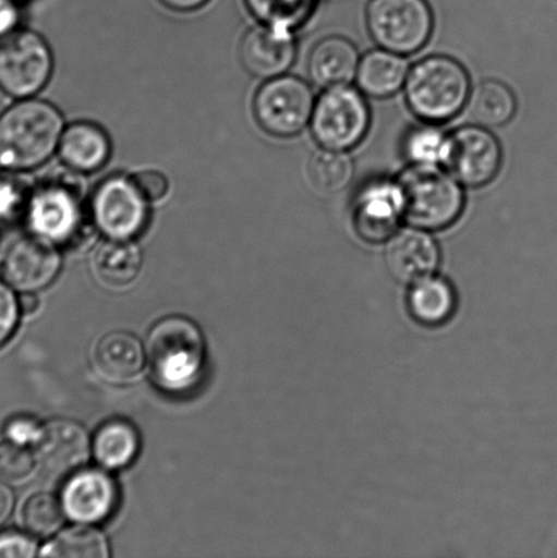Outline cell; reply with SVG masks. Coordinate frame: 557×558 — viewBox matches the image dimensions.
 Returning <instances> with one entry per match:
<instances>
[{"instance_id": "1", "label": "cell", "mask_w": 557, "mask_h": 558, "mask_svg": "<svg viewBox=\"0 0 557 558\" xmlns=\"http://www.w3.org/2000/svg\"><path fill=\"white\" fill-rule=\"evenodd\" d=\"M64 119L51 102L35 97L11 104L0 117V167L33 171L58 151Z\"/></svg>"}, {"instance_id": "2", "label": "cell", "mask_w": 557, "mask_h": 558, "mask_svg": "<svg viewBox=\"0 0 557 558\" xmlns=\"http://www.w3.org/2000/svg\"><path fill=\"white\" fill-rule=\"evenodd\" d=\"M403 92L414 117L424 123L440 124L467 107L471 78L456 59L433 54L409 70Z\"/></svg>"}, {"instance_id": "3", "label": "cell", "mask_w": 557, "mask_h": 558, "mask_svg": "<svg viewBox=\"0 0 557 558\" xmlns=\"http://www.w3.org/2000/svg\"><path fill=\"white\" fill-rule=\"evenodd\" d=\"M25 217L33 234L58 247H78L89 238L93 226L78 180L70 177H55L33 189Z\"/></svg>"}, {"instance_id": "4", "label": "cell", "mask_w": 557, "mask_h": 558, "mask_svg": "<svg viewBox=\"0 0 557 558\" xmlns=\"http://www.w3.org/2000/svg\"><path fill=\"white\" fill-rule=\"evenodd\" d=\"M147 359L158 386L169 392L187 391L204 368V337L187 317H166L147 337Z\"/></svg>"}, {"instance_id": "5", "label": "cell", "mask_w": 557, "mask_h": 558, "mask_svg": "<svg viewBox=\"0 0 557 558\" xmlns=\"http://www.w3.org/2000/svg\"><path fill=\"white\" fill-rule=\"evenodd\" d=\"M397 183L403 201V217L414 228L441 231L457 222L465 207L462 184L440 167L411 166Z\"/></svg>"}, {"instance_id": "6", "label": "cell", "mask_w": 557, "mask_h": 558, "mask_svg": "<svg viewBox=\"0 0 557 558\" xmlns=\"http://www.w3.org/2000/svg\"><path fill=\"white\" fill-rule=\"evenodd\" d=\"M311 133L324 149L348 151L362 144L371 111L362 90L349 85L327 87L316 98Z\"/></svg>"}, {"instance_id": "7", "label": "cell", "mask_w": 557, "mask_h": 558, "mask_svg": "<svg viewBox=\"0 0 557 558\" xmlns=\"http://www.w3.org/2000/svg\"><path fill=\"white\" fill-rule=\"evenodd\" d=\"M365 24L382 49L408 57L429 41L434 14L427 0H371Z\"/></svg>"}, {"instance_id": "8", "label": "cell", "mask_w": 557, "mask_h": 558, "mask_svg": "<svg viewBox=\"0 0 557 558\" xmlns=\"http://www.w3.org/2000/svg\"><path fill=\"white\" fill-rule=\"evenodd\" d=\"M307 82L293 75L267 80L256 90L253 112L259 128L276 138H292L307 128L315 107Z\"/></svg>"}, {"instance_id": "9", "label": "cell", "mask_w": 557, "mask_h": 558, "mask_svg": "<svg viewBox=\"0 0 557 558\" xmlns=\"http://www.w3.org/2000/svg\"><path fill=\"white\" fill-rule=\"evenodd\" d=\"M53 71L51 48L36 32L21 29L0 38V87L13 98L35 97Z\"/></svg>"}, {"instance_id": "10", "label": "cell", "mask_w": 557, "mask_h": 558, "mask_svg": "<svg viewBox=\"0 0 557 558\" xmlns=\"http://www.w3.org/2000/svg\"><path fill=\"white\" fill-rule=\"evenodd\" d=\"M149 205L130 177L114 174L97 185L89 213L93 226L107 239L133 240L149 221Z\"/></svg>"}, {"instance_id": "11", "label": "cell", "mask_w": 557, "mask_h": 558, "mask_svg": "<svg viewBox=\"0 0 557 558\" xmlns=\"http://www.w3.org/2000/svg\"><path fill=\"white\" fill-rule=\"evenodd\" d=\"M504 162L500 142L482 125L472 124L447 135L444 162L446 171L469 189L493 182Z\"/></svg>"}, {"instance_id": "12", "label": "cell", "mask_w": 557, "mask_h": 558, "mask_svg": "<svg viewBox=\"0 0 557 558\" xmlns=\"http://www.w3.org/2000/svg\"><path fill=\"white\" fill-rule=\"evenodd\" d=\"M60 262L58 245L31 233L16 239L4 251L0 259V276L9 287L20 292H36L57 278Z\"/></svg>"}, {"instance_id": "13", "label": "cell", "mask_w": 557, "mask_h": 558, "mask_svg": "<svg viewBox=\"0 0 557 558\" xmlns=\"http://www.w3.org/2000/svg\"><path fill=\"white\" fill-rule=\"evenodd\" d=\"M352 209L353 227L367 243L387 242L405 220L401 190L391 180L365 184L354 196Z\"/></svg>"}, {"instance_id": "14", "label": "cell", "mask_w": 557, "mask_h": 558, "mask_svg": "<svg viewBox=\"0 0 557 558\" xmlns=\"http://www.w3.org/2000/svg\"><path fill=\"white\" fill-rule=\"evenodd\" d=\"M296 53L292 31L266 24L251 27L239 46V59L244 70L255 78L266 81L287 74Z\"/></svg>"}, {"instance_id": "15", "label": "cell", "mask_w": 557, "mask_h": 558, "mask_svg": "<svg viewBox=\"0 0 557 558\" xmlns=\"http://www.w3.org/2000/svg\"><path fill=\"white\" fill-rule=\"evenodd\" d=\"M36 461L49 477L62 478L84 466L90 457V440L84 426L71 420H52L41 428Z\"/></svg>"}, {"instance_id": "16", "label": "cell", "mask_w": 557, "mask_h": 558, "mask_svg": "<svg viewBox=\"0 0 557 558\" xmlns=\"http://www.w3.org/2000/svg\"><path fill=\"white\" fill-rule=\"evenodd\" d=\"M385 259L392 277L402 282H417L438 267L439 245L424 229H401L387 240Z\"/></svg>"}, {"instance_id": "17", "label": "cell", "mask_w": 557, "mask_h": 558, "mask_svg": "<svg viewBox=\"0 0 557 558\" xmlns=\"http://www.w3.org/2000/svg\"><path fill=\"white\" fill-rule=\"evenodd\" d=\"M117 505V484L97 470L75 474L63 489L64 512L76 522H101L111 515Z\"/></svg>"}, {"instance_id": "18", "label": "cell", "mask_w": 557, "mask_h": 558, "mask_svg": "<svg viewBox=\"0 0 557 558\" xmlns=\"http://www.w3.org/2000/svg\"><path fill=\"white\" fill-rule=\"evenodd\" d=\"M111 150V140L106 130L96 123L76 122L64 129L57 153L70 171L89 174L106 167Z\"/></svg>"}, {"instance_id": "19", "label": "cell", "mask_w": 557, "mask_h": 558, "mask_svg": "<svg viewBox=\"0 0 557 558\" xmlns=\"http://www.w3.org/2000/svg\"><path fill=\"white\" fill-rule=\"evenodd\" d=\"M359 63V52L353 43L340 36H330L311 49L307 71L316 86L327 89L348 85L356 78Z\"/></svg>"}, {"instance_id": "20", "label": "cell", "mask_w": 557, "mask_h": 558, "mask_svg": "<svg viewBox=\"0 0 557 558\" xmlns=\"http://www.w3.org/2000/svg\"><path fill=\"white\" fill-rule=\"evenodd\" d=\"M144 349L138 339L124 331L107 333L93 353L98 374L117 385L136 379L144 368Z\"/></svg>"}, {"instance_id": "21", "label": "cell", "mask_w": 557, "mask_h": 558, "mask_svg": "<svg viewBox=\"0 0 557 558\" xmlns=\"http://www.w3.org/2000/svg\"><path fill=\"white\" fill-rule=\"evenodd\" d=\"M408 73L409 65L402 54L380 48L360 58L356 82L365 96L387 98L402 89Z\"/></svg>"}, {"instance_id": "22", "label": "cell", "mask_w": 557, "mask_h": 558, "mask_svg": "<svg viewBox=\"0 0 557 558\" xmlns=\"http://www.w3.org/2000/svg\"><path fill=\"white\" fill-rule=\"evenodd\" d=\"M92 269L102 287L124 289L140 276L142 253L133 240L108 239L93 255Z\"/></svg>"}, {"instance_id": "23", "label": "cell", "mask_w": 557, "mask_h": 558, "mask_svg": "<svg viewBox=\"0 0 557 558\" xmlns=\"http://www.w3.org/2000/svg\"><path fill=\"white\" fill-rule=\"evenodd\" d=\"M409 312L420 325L436 327L449 322L457 310L455 288L441 278H423L408 295Z\"/></svg>"}, {"instance_id": "24", "label": "cell", "mask_w": 557, "mask_h": 558, "mask_svg": "<svg viewBox=\"0 0 557 558\" xmlns=\"http://www.w3.org/2000/svg\"><path fill=\"white\" fill-rule=\"evenodd\" d=\"M467 106L469 118L474 124L496 129L514 118L517 98L504 82L487 80L474 87Z\"/></svg>"}, {"instance_id": "25", "label": "cell", "mask_w": 557, "mask_h": 558, "mask_svg": "<svg viewBox=\"0 0 557 558\" xmlns=\"http://www.w3.org/2000/svg\"><path fill=\"white\" fill-rule=\"evenodd\" d=\"M98 463L107 469H122L134 461L140 450L138 432L125 421H109L98 429L93 445Z\"/></svg>"}, {"instance_id": "26", "label": "cell", "mask_w": 557, "mask_h": 558, "mask_svg": "<svg viewBox=\"0 0 557 558\" xmlns=\"http://www.w3.org/2000/svg\"><path fill=\"white\" fill-rule=\"evenodd\" d=\"M313 187L324 195L341 193L351 184L354 177L352 158L347 151L324 149L311 156L307 168Z\"/></svg>"}, {"instance_id": "27", "label": "cell", "mask_w": 557, "mask_h": 558, "mask_svg": "<svg viewBox=\"0 0 557 558\" xmlns=\"http://www.w3.org/2000/svg\"><path fill=\"white\" fill-rule=\"evenodd\" d=\"M40 555L58 558H107L109 549L106 538L98 530L80 526L64 530L44 546Z\"/></svg>"}, {"instance_id": "28", "label": "cell", "mask_w": 557, "mask_h": 558, "mask_svg": "<svg viewBox=\"0 0 557 558\" xmlns=\"http://www.w3.org/2000/svg\"><path fill=\"white\" fill-rule=\"evenodd\" d=\"M259 24L293 31L314 13L316 0H244Z\"/></svg>"}, {"instance_id": "29", "label": "cell", "mask_w": 557, "mask_h": 558, "mask_svg": "<svg viewBox=\"0 0 557 558\" xmlns=\"http://www.w3.org/2000/svg\"><path fill=\"white\" fill-rule=\"evenodd\" d=\"M447 135L436 124L413 128L403 138L402 151L414 167H440L444 162Z\"/></svg>"}, {"instance_id": "30", "label": "cell", "mask_w": 557, "mask_h": 558, "mask_svg": "<svg viewBox=\"0 0 557 558\" xmlns=\"http://www.w3.org/2000/svg\"><path fill=\"white\" fill-rule=\"evenodd\" d=\"M22 524L37 537H48L62 526L64 508L57 497L48 494H37L26 500L21 512Z\"/></svg>"}, {"instance_id": "31", "label": "cell", "mask_w": 557, "mask_h": 558, "mask_svg": "<svg viewBox=\"0 0 557 558\" xmlns=\"http://www.w3.org/2000/svg\"><path fill=\"white\" fill-rule=\"evenodd\" d=\"M36 456L27 446L5 439L0 441V480L19 484L31 477L36 466Z\"/></svg>"}, {"instance_id": "32", "label": "cell", "mask_w": 557, "mask_h": 558, "mask_svg": "<svg viewBox=\"0 0 557 558\" xmlns=\"http://www.w3.org/2000/svg\"><path fill=\"white\" fill-rule=\"evenodd\" d=\"M31 191L25 190L14 180H0V223L14 220L21 211H26Z\"/></svg>"}, {"instance_id": "33", "label": "cell", "mask_w": 557, "mask_h": 558, "mask_svg": "<svg viewBox=\"0 0 557 558\" xmlns=\"http://www.w3.org/2000/svg\"><path fill=\"white\" fill-rule=\"evenodd\" d=\"M130 178L149 204H156V202L166 198L169 191V180L162 172L155 171V169H145V171L131 174Z\"/></svg>"}, {"instance_id": "34", "label": "cell", "mask_w": 557, "mask_h": 558, "mask_svg": "<svg viewBox=\"0 0 557 558\" xmlns=\"http://www.w3.org/2000/svg\"><path fill=\"white\" fill-rule=\"evenodd\" d=\"M20 312L19 301L13 292L0 282V348L13 336Z\"/></svg>"}, {"instance_id": "35", "label": "cell", "mask_w": 557, "mask_h": 558, "mask_svg": "<svg viewBox=\"0 0 557 558\" xmlns=\"http://www.w3.org/2000/svg\"><path fill=\"white\" fill-rule=\"evenodd\" d=\"M41 428L35 420L21 415L8 421L4 426L5 439L19 442L22 446L36 445Z\"/></svg>"}, {"instance_id": "36", "label": "cell", "mask_w": 557, "mask_h": 558, "mask_svg": "<svg viewBox=\"0 0 557 558\" xmlns=\"http://www.w3.org/2000/svg\"><path fill=\"white\" fill-rule=\"evenodd\" d=\"M36 544L20 533L0 534V557H33Z\"/></svg>"}, {"instance_id": "37", "label": "cell", "mask_w": 557, "mask_h": 558, "mask_svg": "<svg viewBox=\"0 0 557 558\" xmlns=\"http://www.w3.org/2000/svg\"><path fill=\"white\" fill-rule=\"evenodd\" d=\"M19 19V9H16L14 0H0V38L15 31Z\"/></svg>"}, {"instance_id": "38", "label": "cell", "mask_w": 557, "mask_h": 558, "mask_svg": "<svg viewBox=\"0 0 557 558\" xmlns=\"http://www.w3.org/2000/svg\"><path fill=\"white\" fill-rule=\"evenodd\" d=\"M14 510V495L8 485L0 480V526L8 522L11 512Z\"/></svg>"}, {"instance_id": "39", "label": "cell", "mask_w": 557, "mask_h": 558, "mask_svg": "<svg viewBox=\"0 0 557 558\" xmlns=\"http://www.w3.org/2000/svg\"><path fill=\"white\" fill-rule=\"evenodd\" d=\"M160 2L168 9L180 11V13H190V11L204 8L209 0H160Z\"/></svg>"}, {"instance_id": "40", "label": "cell", "mask_w": 557, "mask_h": 558, "mask_svg": "<svg viewBox=\"0 0 557 558\" xmlns=\"http://www.w3.org/2000/svg\"><path fill=\"white\" fill-rule=\"evenodd\" d=\"M20 311L24 315L35 314L38 308V300L36 295H33L32 292L24 293L19 301Z\"/></svg>"}, {"instance_id": "41", "label": "cell", "mask_w": 557, "mask_h": 558, "mask_svg": "<svg viewBox=\"0 0 557 558\" xmlns=\"http://www.w3.org/2000/svg\"><path fill=\"white\" fill-rule=\"evenodd\" d=\"M10 98H13L5 93L2 87H0V117L5 112V109H8L11 106Z\"/></svg>"}]
</instances>
